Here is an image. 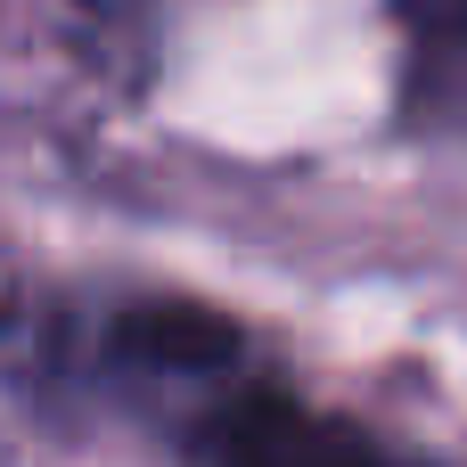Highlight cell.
Instances as JSON below:
<instances>
[{
  "mask_svg": "<svg viewBox=\"0 0 467 467\" xmlns=\"http://www.w3.org/2000/svg\"><path fill=\"white\" fill-rule=\"evenodd\" d=\"M123 353L148 361V369H172V378H205L238 353V328L197 312V304H148L123 320Z\"/></svg>",
  "mask_w": 467,
  "mask_h": 467,
  "instance_id": "obj_2",
  "label": "cell"
},
{
  "mask_svg": "<svg viewBox=\"0 0 467 467\" xmlns=\"http://www.w3.org/2000/svg\"><path fill=\"white\" fill-rule=\"evenodd\" d=\"M419 41H467V0H394Z\"/></svg>",
  "mask_w": 467,
  "mask_h": 467,
  "instance_id": "obj_3",
  "label": "cell"
},
{
  "mask_svg": "<svg viewBox=\"0 0 467 467\" xmlns=\"http://www.w3.org/2000/svg\"><path fill=\"white\" fill-rule=\"evenodd\" d=\"M213 467H402L345 419H320L279 394H246L213 419Z\"/></svg>",
  "mask_w": 467,
  "mask_h": 467,
  "instance_id": "obj_1",
  "label": "cell"
}]
</instances>
